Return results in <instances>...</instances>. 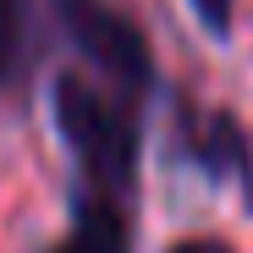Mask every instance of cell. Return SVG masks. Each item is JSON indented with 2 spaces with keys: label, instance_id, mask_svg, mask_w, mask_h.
I'll list each match as a JSON object with an SVG mask.
<instances>
[{
  "label": "cell",
  "instance_id": "6da1fadb",
  "mask_svg": "<svg viewBox=\"0 0 253 253\" xmlns=\"http://www.w3.org/2000/svg\"><path fill=\"white\" fill-rule=\"evenodd\" d=\"M55 126L72 154V187H105L132 198L138 193V160H143V126L138 105L116 88H99L88 77H55Z\"/></svg>",
  "mask_w": 253,
  "mask_h": 253
},
{
  "label": "cell",
  "instance_id": "7a4b0ae2",
  "mask_svg": "<svg viewBox=\"0 0 253 253\" xmlns=\"http://www.w3.org/2000/svg\"><path fill=\"white\" fill-rule=\"evenodd\" d=\"M50 6L72 50L105 77V88H116L132 105L154 94V50L121 6H110V0H50Z\"/></svg>",
  "mask_w": 253,
  "mask_h": 253
},
{
  "label": "cell",
  "instance_id": "3957f363",
  "mask_svg": "<svg viewBox=\"0 0 253 253\" xmlns=\"http://www.w3.org/2000/svg\"><path fill=\"white\" fill-rule=\"evenodd\" d=\"M182 154L209 182H248L253 187V143L231 110H193L182 105Z\"/></svg>",
  "mask_w": 253,
  "mask_h": 253
},
{
  "label": "cell",
  "instance_id": "277c9868",
  "mask_svg": "<svg viewBox=\"0 0 253 253\" xmlns=\"http://www.w3.org/2000/svg\"><path fill=\"white\" fill-rule=\"evenodd\" d=\"M44 253H132V198L105 187H72V226Z\"/></svg>",
  "mask_w": 253,
  "mask_h": 253
},
{
  "label": "cell",
  "instance_id": "5b68a950",
  "mask_svg": "<svg viewBox=\"0 0 253 253\" xmlns=\"http://www.w3.org/2000/svg\"><path fill=\"white\" fill-rule=\"evenodd\" d=\"M33 77V6L0 0V99L28 88Z\"/></svg>",
  "mask_w": 253,
  "mask_h": 253
},
{
  "label": "cell",
  "instance_id": "8992f818",
  "mask_svg": "<svg viewBox=\"0 0 253 253\" xmlns=\"http://www.w3.org/2000/svg\"><path fill=\"white\" fill-rule=\"evenodd\" d=\"M193 6V17L215 33V39H226L231 33V17H237V0H187Z\"/></svg>",
  "mask_w": 253,
  "mask_h": 253
},
{
  "label": "cell",
  "instance_id": "52a82bcc",
  "mask_svg": "<svg viewBox=\"0 0 253 253\" xmlns=\"http://www.w3.org/2000/svg\"><path fill=\"white\" fill-rule=\"evenodd\" d=\"M171 253H231V242H220V237H182V242H171Z\"/></svg>",
  "mask_w": 253,
  "mask_h": 253
}]
</instances>
